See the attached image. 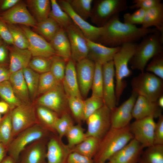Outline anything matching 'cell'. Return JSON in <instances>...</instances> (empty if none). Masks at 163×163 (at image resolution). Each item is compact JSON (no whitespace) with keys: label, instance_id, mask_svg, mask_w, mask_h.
Masks as SVG:
<instances>
[{"label":"cell","instance_id":"1","mask_svg":"<svg viewBox=\"0 0 163 163\" xmlns=\"http://www.w3.org/2000/svg\"><path fill=\"white\" fill-rule=\"evenodd\" d=\"M157 30L155 28L138 27L122 22L118 15L102 27L101 34L97 43L111 47L121 46L126 43H135Z\"/></svg>","mask_w":163,"mask_h":163},{"label":"cell","instance_id":"2","mask_svg":"<svg viewBox=\"0 0 163 163\" xmlns=\"http://www.w3.org/2000/svg\"><path fill=\"white\" fill-rule=\"evenodd\" d=\"M129 125L122 128L111 127L100 140L98 149L93 157L94 163H105L133 139Z\"/></svg>","mask_w":163,"mask_h":163},{"label":"cell","instance_id":"3","mask_svg":"<svg viewBox=\"0 0 163 163\" xmlns=\"http://www.w3.org/2000/svg\"><path fill=\"white\" fill-rule=\"evenodd\" d=\"M137 44L135 53L130 60L131 68L141 72L144 70L149 60L155 56L163 53V35L158 30L143 38Z\"/></svg>","mask_w":163,"mask_h":163},{"label":"cell","instance_id":"4","mask_svg":"<svg viewBox=\"0 0 163 163\" xmlns=\"http://www.w3.org/2000/svg\"><path fill=\"white\" fill-rule=\"evenodd\" d=\"M137 45L136 43L124 44L113 56V61L115 69V93L117 105L126 86V83L124 79L132 74V71L128 67V64L135 53Z\"/></svg>","mask_w":163,"mask_h":163},{"label":"cell","instance_id":"5","mask_svg":"<svg viewBox=\"0 0 163 163\" xmlns=\"http://www.w3.org/2000/svg\"><path fill=\"white\" fill-rule=\"evenodd\" d=\"M163 80L151 73L141 72L131 80L132 91L138 96L156 102L163 95Z\"/></svg>","mask_w":163,"mask_h":163},{"label":"cell","instance_id":"6","mask_svg":"<svg viewBox=\"0 0 163 163\" xmlns=\"http://www.w3.org/2000/svg\"><path fill=\"white\" fill-rule=\"evenodd\" d=\"M90 18L97 27H103L110 19L127 9L126 0H98L94 1Z\"/></svg>","mask_w":163,"mask_h":163},{"label":"cell","instance_id":"7","mask_svg":"<svg viewBox=\"0 0 163 163\" xmlns=\"http://www.w3.org/2000/svg\"><path fill=\"white\" fill-rule=\"evenodd\" d=\"M50 132L36 124L18 134L8 147V153L18 163L20 155L25 148L37 140L48 138Z\"/></svg>","mask_w":163,"mask_h":163},{"label":"cell","instance_id":"8","mask_svg":"<svg viewBox=\"0 0 163 163\" xmlns=\"http://www.w3.org/2000/svg\"><path fill=\"white\" fill-rule=\"evenodd\" d=\"M68 97L61 82L35 99L33 103L35 105L43 106L51 110L59 117L65 113L69 112Z\"/></svg>","mask_w":163,"mask_h":163},{"label":"cell","instance_id":"9","mask_svg":"<svg viewBox=\"0 0 163 163\" xmlns=\"http://www.w3.org/2000/svg\"><path fill=\"white\" fill-rule=\"evenodd\" d=\"M13 139L22 131L38 124L35 105L33 103L22 104L11 110Z\"/></svg>","mask_w":163,"mask_h":163},{"label":"cell","instance_id":"10","mask_svg":"<svg viewBox=\"0 0 163 163\" xmlns=\"http://www.w3.org/2000/svg\"><path fill=\"white\" fill-rule=\"evenodd\" d=\"M111 110L105 105L86 119L87 129L86 137L92 136L100 140L111 127Z\"/></svg>","mask_w":163,"mask_h":163},{"label":"cell","instance_id":"11","mask_svg":"<svg viewBox=\"0 0 163 163\" xmlns=\"http://www.w3.org/2000/svg\"><path fill=\"white\" fill-rule=\"evenodd\" d=\"M155 122L154 118L148 117L135 120L129 125L133 138L145 148L154 144Z\"/></svg>","mask_w":163,"mask_h":163},{"label":"cell","instance_id":"12","mask_svg":"<svg viewBox=\"0 0 163 163\" xmlns=\"http://www.w3.org/2000/svg\"><path fill=\"white\" fill-rule=\"evenodd\" d=\"M65 30L70 44L71 59L76 63L87 58V39L79 28L73 23Z\"/></svg>","mask_w":163,"mask_h":163},{"label":"cell","instance_id":"13","mask_svg":"<svg viewBox=\"0 0 163 163\" xmlns=\"http://www.w3.org/2000/svg\"><path fill=\"white\" fill-rule=\"evenodd\" d=\"M21 28L26 36L28 42L27 49L32 56L52 58L56 55L50 42L27 26L22 25Z\"/></svg>","mask_w":163,"mask_h":163},{"label":"cell","instance_id":"14","mask_svg":"<svg viewBox=\"0 0 163 163\" xmlns=\"http://www.w3.org/2000/svg\"><path fill=\"white\" fill-rule=\"evenodd\" d=\"M102 97L104 105L112 111L117 107L114 78L115 69L112 60L102 65Z\"/></svg>","mask_w":163,"mask_h":163},{"label":"cell","instance_id":"15","mask_svg":"<svg viewBox=\"0 0 163 163\" xmlns=\"http://www.w3.org/2000/svg\"><path fill=\"white\" fill-rule=\"evenodd\" d=\"M0 18L8 24H20L34 28L37 24L25 4L19 2L11 8L0 13Z\"/></svg>","mask_w":163,"mask_h":163},{"label":"cell","instance_id":"16","mask_svg":"<svg viewBox=\"0 0 163 163\" xmlns=\"http://www.w3.org/2000/svg\"><path fill=\"white\" fill-rule=\"evenodd\" d=\"M62 9L70 16L73 22L79 28L86 38L97 42L101 33L102 27L94 26L77 15L72 10L67 0L57 1Z\"/></svg>","mask_w":163,"mask_h":163},{"label":"cell","instance_id":"17","mask_svg":"<svg viewBox=\"0 0 163 163\" xmlns=\"http://www.w3.org/2000/svg\"><path fill=\"white\" fill-rule=\"evenodd\" d=\"M137 95L132 92L128 99L118 107L111 111V127L122 128L130 124L133 118V109L137 97Z\"/></svg>","mask_w":163,"mask_h":163},{"label":"cell","instance_id":"18","mask_svg":"<svg viewBox=\"0 0 163 163\" xmlns=\"http://www.w3.org/2000/svg\"><path fill=\"white\" fill-rule=\"evenodd\" d=\"M76 73L80 92L85 98L91 88L95 63L86 58L76 63Z\"/></svg>","mask_w":163,"mask_h":163},{"label":"cell","instance_id":"19","mask_svg":"<svg viewBox=\"0 0 163 163\" xmlns=\"http://www.w3.org/2000/svg\"><path fill=\"white\" fill-rule=\"evenodd\" d=\"M62 139L56 134L50 136L46 144V163H66L71 149Z\"/></svg>","mask_w":163,"mask_h":163},{"label":"cell","instance_id":"20","mask_svg":"<svg viewBox=\"0 0 163 163\" xmlns=\"http://www.w3.org/2000/svg\"><path fill=\"white\" fill-rule=\"evenodd\" d=\"M144 148L134 139L113 156L110 163H138Z\"/></svg>","mask_w":163,"mask_h":163},{"label":"cell","instance_id":"21","mask_svg":"<svg viewBox=\"0 0 163 163\" xmlns=\"http://www.w3.org/2000/svg\"><path fill=\"white\" fill-rule=\"evenodd\" d=\"M48 138L36 140L27 146L21 153L18 163H44Z\"/></svg>","mask_w":163,"mask_h":163},{"label":"cell","instance_id":"22","mask_svg":"<svg viewBox=\"0 0 163 163\" xmlns=\"http://www.w3.org/2000/svg\"><path fill=\"white\" fill-rule=\"evenodd\" d=\"M87 43L88 47L87 58L102 65L112 60L114 54L120 47H108L88 39Z\"/></svg>","mask_w":163,"mask_h":163},{"label":"cell","instance_id":"23","mask_svg":"<svg viewBox=\"0 0 163 163\" xmlns=\"http://www.w3.org/2000/svg\"><path fill=\"white\" fill-rule=\"evenodd\" d=\"M162 108L158 106L157 101L138 96L133 109L132 116L135 120L148 117L158 118L162 115Z\"/></svg>","mask_w":163,"mask_h":163},{"label":"cell","instance_id":"24","mask_svg":"<svg viewBox=\"0 0 163 163\" xmlns=\"http://www.w3.org/2000/svg\"><path fill=\"white\" fill-rule=\"evenodd\" d=\"M75 64L71 58L67 61L62 83L64 91L68 97H75L83 99L79 88Z\"/></svg>","mask_w":163,"mask_h":163},{"label":"cell","instance_id":"25","mask_svg":"<svg viewBox=\"0 0 163 163\" xmlns=\"http://www.w3.org/2000/svg\"><path fill=\"white\" fill-rule=\"evenodd\" d=\"M7 47L9 51V69L11 73L28 67L31 54L28 49H22L15 46Z\"/></svg>","mask_w":163,"mask_h":163},{"label":"cell","instance_id":"26","mask_svg":"<svg viewBox=\"0 0 163 163\" xmlns=\"http://www.w3.org/2000/svg\"><path fill=\"white\" fill-rule=\"evenodd\" d=\"M9 81L15 96L23 104L32 103L22 69L11 73Z\"/></svg>","mask_w":163,"mask_h":163},{"label":"cell","instance_id":"27","mask_svg":"<svg viewBox=\"0 0 163 163\" xmlns=\"http://www.w3.org/2000/svg\"><path fill=\"white\" fill-rule=\"evenodd\" d=\"M35 105L36 113L38 124L53 134H56L55 126L59 117L51 110L43 106Z\"/></svg>","mask_w":163,"mask_h":163},{"label":"cell","instance_id":"28","mask_svg":"<svg viewBox=\"0 0 163 163\" xmlns=\"http://www.w3.org/2000/svg\"><path fill=\"white\" fill-rule=\"evenodd\" d=\"M155 27L163 35V4L161 2L146 11L142 27Z\"/></svg>","mask_w":163,"mask_h":163},{"label":"cell","instance_id":"29","mask_svg":"<svg viewBox=\"0 0 163 163\" xmlns=\"http://www.w3.org/2000/svg\"><path fill=\"white\" fill-rule=\"evenodd\" d=\"M56 55L67 61L71 58L69 41L65 30L61 28L50 42Z\"/></svg>","mask_w":163,"mask_h":163},{"label":"cell","instance_id":"30","mask_svg":"<svg viewBox=\"0 0 163 163\" xmlns=\"http://www.w3.org/2000/svg\"><path fill=\"white\" fill-rule=\"evenodd\" d=\"M99 142V140L93 137H87L83 141L72 149L71 152L92 159L97 151Z\"/></svg>","mask_w":163,"mask_h":163},{"label":"cell","instance_id":"31","mask_svg":"<svg viewBox=\"0 0 163 163\" xmlns=\"http://www.w3.org/2000/svg\"><path fill=\"white\" fill-rule=\"evenodd\" d=\"M28 5L38 22L49 17L51 9L50 0H30Z\"/></svg>","mask_w":163,"mask_h":163},{"label":"cell","instance_id":"32","mask_svg":"<svg viewBox=\"0 0 163 163\" xmlns=\"http://www.w3.org/2000/svg\"><path fill=\"white\" fill-rule=\"evenodd\" d=\"M34 28L40 35L50 42L61 28L54 20L49 17L38 22Z\"/></svg>","mask_w":163,"mask_h":163},{"label":"cell","instance_id":"33","mask_svg":"<svg viewBox=\"0 0 163 163\" xmlns=\"http://www.w3.org/2000/svg\"><path fill=\"white\" fill-rule=\"evenodd\" d=\"M51 9L49 15L64 30L73 23L69 15L61 8L56 0H51Z\"/></svg>","mask_w":163,"mask_h":163},{"label":"cell","instance_id":"34","mask_svg":"<svg viewBox=\"0 0 163 163\" xmlns=\"http://www.w3.org/2000/svg\"><path fill=\"white\" fill-rule=\"evenodd\" d=\"M140 163H163V145L153 144L143 151Z\"/></svg>","mask_w":163,"mask_h":163},{"label":"cell","instance_id":"35","mask_svg":"<svg viewBox=\"0 0 163 163\" xmlns=\"http://www.w3.org/2000/svg\"><path fill=\"white\" fill-rule=\"evenodd\" d=\"M22 70L30 101L33 103L37 97L40 74L28 67Z\"/></svg>","mask_w":163,"mask_h":163},{"label":"cell","instance_id":"36","mask_svg":"<svg viewBox=\"0 0 163 163\" xmlns=\"http://www.w3.org/2000/svg\"><path fill=\"white\" fill-rule=\"evenodd\" d=\"M11 110L5 114L0 121V143L7 147L13 139Z\"/></svg>","mask_w":163,"mask_h":163},{"label":"cell","instance_id":"37","mask_svg":"<svg viewBox=\"0 0 163 163\" xmlns=\"http://www.w3.org/2000/svg\"><path fill=\"white\" fill-rule=\"evenodd\" d=\"M0 97L8 105L11 110L23 104L15 96L9 80L0 84Z\"/></svg>","mask_w":163,"mask_h":163},{"label":"cell","instance_id":"38","mask_svg":"<svg viewBox=\"0 0 163 163\" xmlns=\"http://www.w3.org/2000/svg\"><path fill=\"white\" fill-rule=\"evenodd\" d=\"M71 8L77 15L86 20L90 18L92 0H67Z\"/></svg>","mask_w":163,"mask_h":163},{"label":"cell","instance_id":"39","mask_svg":"<svg viewBox=\"0 0 163 163\" xmlns=\"http://www.w3.org/2000/svg\"><path fill=\"white\" fill-rule=\"evenodd\" d=\"M65 136L68 142L67 145L71 149L83 141L86 138L81 123L74 125L69 129Z\"/></svg>","mask_w":163,"mask_h":163},{"label":"cell","instance_id":"40","mask_svg":"<svg viewBox=\"0 0 163 163\" xmlns=\"http://www.w3.org/2000/svg\"><path fill=\"white\" fill-rule=\"evenodd\" d=\"M84 100L75 97H68V105L69 111L78 123L84 121Z\"/></svg>","mask_w":163,"mask_h":163},{"label":"cell","instance_id":"41","mask_svg":"<svg viewBox=\"0 0 163 163\" xmlns=\"http://www.w3.org/2000/svg\"><path fill=\"white\" fill-rule=\"evenodd\" d=\"M60 82H61L58 81L50 72L41 74L37 96L50 90Z\"/></svg>","mask_w":163,"mask_h":163},{"label":"cell","instance_id":"42","mask_svg":"<svg viewBox=\"0 0 163 163\" xmlns=\"http://www.w3.org/2000/svg\"><path fill=\"white\" fill-rule=\"evenodd\" d=\"M73 125V121L69 112H66L57 119L55 124V129L59 138L62 139Z\"/></svg>","mask_w":163,"mask_h":163},{"label":"cell","instance_id":"43","mask_svg":"<svg viewBox=\"0 0 163 163\" xmlns=\"http://www.w3.org/2000/svg\"><path fill=\"white\" fill-rule=\"evenodd\" d=\"M7 24L11 35L14 46L21 49H27L28 39L21 28L13 25Z\"/></svg>","mask_w":163,"mask_h":163},{"label":"cell","instance_id":"44","mask_svg":"<svg viewBox=\"0 0 163 163\" xmlns=\"http://www.w3.org/2000/svg\"><path fill=\"white\" fill-rule=\"evenodd\" d=\"M102 65L100 64L95 63L94 74L93 79L91 88V96L102 97L103 86V75Z\"/></svg>","mask_w":163,"mask_h":163},{"label":"cell","instance_id":"45","mask_svg":"<svg viewBox=\"0 0 163 163\" xmlns=\"http://www.w3.org/2000/svg\"><path fill=\"white\" fill-rule=\"evenodd\" d=\"M67 62L57 55L52 57L50 72L59 82H62L64 78Z\"/></svg>","mask_w":163,"mask_h":163},{"label":"cell","instance_id":"46","mask_svg":"<svg viewBox=\"0 0 163 163\" xmlns=\"http://www.w3.org/2000/svg\"><path fill=\"white\" fill-rule=\"evenodd\" d=\"M52 57H33L31 59L28 66L30 68L39 73L49 72L50 70Z\"/></svg>","mask_w":163,"mask_h":163},{"label":"cell","instance_id":"47","mask_svg":"<svg viewBox=\"0 0 163 163\" xmlns=\"http://www.w3.org/2000/svg\"><path fill=\"white\" fill-rule=\"evenodd\" d=\"M84 121L104 105L102 97L91 96L84 100Z\"/></svg>","mask_w":163,"mask_h":163},{"label":"cell","instance_id":"48","mask_svg":"<svg viewBox=\"0 0 163 163\" xmlns=\"http://www.w3.org/2000/svg\"><path fill=\"white\" fill-rule=\"evenodd\" d=\"M146 66L147 72H152L163 79V53L153 57Z\"/></svg>","mask_w":163,"mask_h":163},{"label":"cell","instance_id":"49","mask_svg":"<svg viewBox=\"0 0 163 163\" xmlns=\"http://www.w3.org/2000/svg\"><path fill=\"white\" fill-rule=\"evenodd\" d=\"M146 11L138 9L133 13H126L123 16L124 23L132 25L142 24Z\"/></svg>","mask_w":163,"mask_h":163},{"label":"cell","instance_id":"50","mask_svg":"<svg viewBox=\"0 0 163 163\" xmlns=\"http://www.w3.org/2000/svg\"><path fill=\"white\" fill-rule=\"evenodd\" d=\"M161 2L160 0H134L130 6L131 9H141L147 11Z\"/></svg>","mask_w":163,"mask_h":163},{"label":"cell","instance_id":"51","mask_svg":"<svg viewBox=\"0 0 163 163\" xmlns=\"http://www.w3.org/2000/svg\"><path fill=\"white\" fill-rule=\"evenodd\" d=\"M154 144L163 145V116H160L155 123L154 132Z\"/></svg>","mask_w":163,"mask_h":163},{"label":"cell","instance_id":"52","mask_svg":"<svg viewBox=\"0 0 163 163\" xmlns=\"http://www.w3.org/2000/svg\"><path fill=\"white\" fill-rule=\"evenodd\" d=\"M0 37L6 44H13V40L7 24L0 18Z\"/></svg>","mask_w":163,"mask_h":163},{"label":"cell","instance_id":"53","mask_svg":"<svg viewBox=\"0 0 163 163\" xmlns=\"http://www.w3.org/2000/svg\"><path fill=\"white\" fill-rule=\"evenodd\" d=\"M66 163H94L93 160L75 152L69 155Z\"/></svg>","mask_w":163,"mask_h":163},{"label":"cell","instance_id":"54","mask_svg":"<svg viewBox=\"0 0 163 163\" xmlns=\"http://www.w3.org/2000/svg\"><path fill=\"white\" fill-rule=\"evenodd\" d=\"M19 0H4L0 1L1 13L7 11L14 6L20 1Z\"/></svg>","mask_w":163,"mask_h":163},{"label":"cell","instance_id":"55","mask_svg":"<svg viewBox=\"0 0 163 163\" xmlns=\"http://www.w3.org/2000/svg\"><path fill=\"white\" fill-rule=\"evenodd\" d=\"M8 51L5 43L0 46V65L5 66L8 57Z\"/></svg>","mask_w":163,"mask_h":163},{"label":"cell","instance_id":"56","mask_svg":"<svg viewBox=\"0 0 163 163\" xmlns=\"http://www.w3.org/2000/svg\"><path fill=\"white\" fill-rule=\"evenodd\" d=\"M10 74L9 69L5 66L0 65V84L4 81L9 80Z\"/></svg>","mask_w":163,"mask_h":163},{"label":"cell","instance_id":"57","mask_svg":"<svg viewBox=\"0 0 163 163\" xmlns=\"http://www.w3.org/2000/svg\"><path fill=\"white\" fill-rule=\"evenodd\" d=\"M8 153V147L0 143V163L4 159Z\"/></svg>","mask_w":163,"mask_h":163},{"label":"cell","instance_id":"58","mask_svg":"<svg viewBox=\"0 0 163 163\" xmlns=\"http://www.w3.org/2000/svg\"><path fill=\"white\" fill-rule=\"evenodd\" d=\"M10 110L8 105L4 101H0V113L5 114Z\"/></svg>","mask_w":163,"mask_h":163},{"label":"cell","instance_id":"59","mask_svg":"<svg viewBox=\"0 0 163 163\" xmlns=\"http://www.w3.org/2000/svg\"><path fill=\"white\" fill-rule=\"evenodd\" d=\"M0 163H17L11 156L7 155Z\"/></svg>","mask_w":163,"mask_h":163},{"label":"cell","instance_id":"60","mask_svg":"<svg viewBox=\"0 0 163 163\" xmlns=\"http://www.w3.org/2000/svg\"><path fill=\"white\" fill-rule=\"evenodd\" d=\"M157 103L158 106L162 109L163 108V95L160 96L158 99Z\"/></svg>","mask_w":163,"mask_h":163},{"label":"cell","instance_id":"61","mask_svg":"<svg viewBox=\"0 0 163 163\" xmlns=\"http://www.w3.org/2000/svg\"><path fill=\"white\" fill-rule=\"evenodd\" d=\"M5 43L4 42L3 40L0 37V46L2 45Z\"/></svg>","mask_w":163,"mask_h":163},{"label":"cell","instance_id":"62","mask_svg":"<svg viewBox=\"0 0 163 163\" xmlns=\"http://www.w3.org/2000/svg\"><path fill=\"white\" fill-rule=\"evenodd\" d=\"M2 117H1V114L0 113V121L2 119Z\"/></svg>","mask_w":163,"mask_h":163},{"label":"cell","instance_id":"63","mask_svg":"<svg viewBox=\"0 0 163 163\" xmlns=\"http://www.w3.org/2000/svg\"><path fill=\"white\" fill-rule=\"evenodd\" d=\"M107 163H110V162H107Z\"/></svg>","mask_w":163,"mask_h":163},{"label":"cell","instance_id":"64","mask_svg":"<svg viewBox=\"0 0 163 163\" xmlns=\"http://www.w3.org/2000/svg\"></svg>","mask_w":163,"mask_h":163}]
</instances>
